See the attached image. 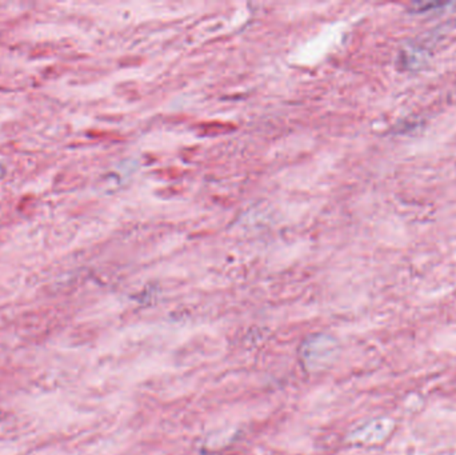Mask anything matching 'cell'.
<instances>
[{
  "instance_id": "obj_1",
  "label": "cell",
  "mask_w": 456,
  "mask_h": 455,
  "mask_svg": "<svg viewBox=\"0 0 456 455\" xmlns=\"http://www.w3.org/2000/svg\"><path fill=\"white\" fill-rule=\"evenodd\" d=\"M446 3H435V1H427V3H414L409 8L411 13H415V14H422V13H428L431 11V8H439V7H444Z\"/></svg>"
}]
</instances>
